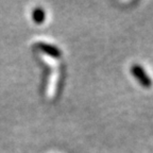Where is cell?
Listing matches in <instances>:
<instances>
[{
  "label": "cell",
  "instance_id": "cell-1",
  "mask_svg": "<svg viewBox=\"0 0 153 153\" xmlns=\"http://www.w3.org/2000/svg\"><path fill=\"white\" fill-rule=\"evenodd\" d=\"M132 74L135 76V79H137V81L141 84V86L149 88L151 86V80L149 78V76L146 74V71L143 69V67L139 66V65H133L132 66Z\"/></svg>",
  "mask_w": 153,
  "mask_h": 153
},
{
  "label": "cell",
  "instance_id": "cell-2",
  "mask_svg": "<svg viewBox=\"0 0 153 153\" xmlns=\"http://www.w3.org/2000/svg\"><path fill=\"white\" fill-rule=\"evenodd\" d=\"M45 18H46V14H45V11L41 7H35V9L32 11V19H33V22L35 24L39 25L42 22H45Z\"/></svg>",
  "mask_w": 153,
  "mask_h": 153
},
{
  "label": "cell",
  "instance_id": "cell-3",
  "mask_svg": "<svg viewBox=\"0 0 153 153\" xmlns=\"http://www.w3.org/2000/svg\"><path fill=\"white\" fill-rule=\"evenodd\" d=\"M39 48H41V50L44 51L45 53H47L48 55H51V56H60L61 52L60 50L55 48L54 46H51V45H46V44H41L39 45Z\"/></svg>",
  "mask_w": 153,
  "mask_h": 153
}]
</instances>
